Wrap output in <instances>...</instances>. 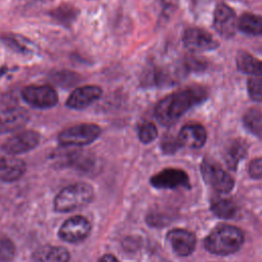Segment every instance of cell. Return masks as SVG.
<instances>
[{"instance_id":"6da1fadb","label":"cell","mask_w":262,"mask_h":262,"mask_svg":"<svg viewBox=\"0 0 262 262\" xmlns=\"http://www.w3.org/2000/svg\"><path fill=\"white\" fill-rule=\"evenodd\" d=\"M208 97L206 89L190 86L173 92L162 98L155 107V117L164 126L176 123L189 108L203 102Z\"/></svg>"},{"instance_id":"7a4b0ae2","label":"cell","mask_w":262,"mask_h":262,"mask_svg":"<svg viewBox=\"0 0 262 262\" xmlns=\"http://www.w3.org/2000/svg\"><path fill=\"white\" fill-rule=\"evenodd\" d=\"M244 244L243 231L230 224L216 226L205 238L207 251L216 255H230L237 252Z\"/></svg>"},{"instance_id":"3957f363","label":"cell","mask_w":262,"mask_h":262,"mask_svg":"<svg viewBox=\"0 0 262 262\" xmlns=\"http://www.w3.org/2000/svg\"><path fill=\"white\" fill-rule=\"evenodd\" d=\"M94 199L93 187L86 182H75L62 189L54 199V210L68 213L85 207Z\"/></svg>"},{"instance_id":"277c9868","label":"cell","mask_w":262,"mask_h":262,"mask_svg":"<svg viewBox=\"0 0 262 262\" xmlns=\"http://www.w3.org/2000/svg\"><path fill=\"white\" fill-rule=\"evenodd\" d=\"M101 133L98 125L80 123L63 129L58 134V142L62 146H82L96 140Z\"/></svg>"},{"instance_id":"5b68a950","label":"cell","mask_w":262,"mask_h":262,"mask_svg":"<svg viewBox=\"0 0 262 262\" xmlns=\"http://www.w3.org/2000/svg\"><path fill=\"white\" fill-rule=\"evenodd\" d=\"M201 173L205 182L218 192L227 193L234 186L232 176L211 159H205L202 162Z\"/></svg>"},{"instance_id":"8992f818","label":"cell","mask_w":262,"mask_h":262,"mask_svg":"<svg viewBox=\"0 0 262 262\" xmlns=\"http://www.w3.org/2000/svg\"><path fill=\"white\" fill-rule=\"evenodd\" d=\"M24 100L35 108H50L57 104L58 95L55 89L49 85H30L23 89Z\"/></svg>"},{"instance_id":"52a82bcc","label":"cell","mask_w":262,"mask_h":262,"mask_svg":"<svg viewBox=\"0 0 262 262\" xmlns=\"http://www.w3.org/2000/svg\"><path fill=\"white\" fill-rule=\"evenodd\" d=\"M91 231L90 221L81 215H76L67 219L58 230L60 239L67 243L76 244L84 241Z\"/></svg>"},{"instance_id":"ba28073f","label":"cell","mask_w":262,"mask_h":262,"mask_svg":"<svg viewBox=\"0 0 262 262\" xmlns=\"http://www.w3.org/2000/svg\"><path fill=\"white\" fill-rule=\"evenodd\" d=\"M40 134L35 130L20 131L4 141L1 148L9 156H16L34 149L40 142Z\"/></svg>"},{"instance_id":"9c48e42d","label":"cell","mask_w":262,"mask_h":262,"mask_svg":"<svg viewBox=\"0 0 262 262\" xmlns=\"http://www.w3.org/2000/svg\"><path fill=\"white\" fill-rule=\"evenodd\" d=\"M182 41L190 52H204L214 50L218 47V42L212 34L201 28H188L184 31Z\"/></svg>"},{"instance_id":"30bf717a","label":"cell","mask_w":262,"mask_h":262,"mask_svg":"<svg viewBox=\"0 0 262 262\" xmlns=\"http://www.w3.org/2000/svg\"><path fill=\"white\" fill-rule=\"evenodd\" d=\"M150 184L156 188L174 189L177 187H189V178L184 170L177 168L164 169L150 178Z\"/></svg>"},{"instance_id":"8fae6325","label":"cell","mask_w":262,"mask_h":262,"mask_svg":"<svg viewBox=\"0 0 262 262\" xmlns=\"http://www.w3.org/2000/svg\"><path fill=\"white\" fill-rule=\"evenodd\" d=\"M213 26L218 34L224 38L234 36L237 30V18L234 10L226 3H219L214 11Z\"/></svg>"},{"instance_id":"7c38bea8","label":"cell","mask_w":262,"mask_h":262,"mask_svg":"<svg viewBox=\"0 0 262 262\" xmlns=\"http://www.w3.org/2000/svg\"><path fill=\"white\" fill-rule=\"evenodd\" d=\"M30 115L24 107L8 106L0 110V134L11 133L25 127Z\"/></svg>"},{"instance_id":"4fadbf2b","label":"cell","mask_w":262,"mask_h":262,"mask_svg":"<svg viewBox=\"0 0 262 262\" xmlns=\"http://www.w3.org/2000/svg\"><path fill=\"white\" fill-rule=\"evenodd\" d=\"M102 94V89L97 85L81 86L72 91L66 105L73 110H83L96 101Z\"/></svg>"},{"instance_id":"5bb4252c","label":"cell","mask_w":262,"mask_h":262,"mask_svg":"<svg viewBox=\"0 0 262 262\" xmlns=\"http://www.w3.org/2000/svg\"><path fill=\"white\" fill-rule=\"evenodd\" d=\"M167 239L174 253L181 257L190 255L196 245L195 235L191 231L182 228L171 229L167 233Z\"/></svg>"},{"instance_id":"9a60e30c","label":"cell","mask_w":262,"mask_h":262,"mask_svg":"<svg viewBox=\"0 0 262 262\" xmlns=\"http://www.w3.org/2000/svg\"><path fill=\"white\" fill-rule=\"evenodd\" d=\"M177 137L181 147L201 148L206 143L207 131L202 124L189 122L181 127L177 132Z\"/></svg>"},{"instance_id":"2e32d148","label":"cell","mask_w":262,"mask_h":262,"mask_svg":"<svg viewBox=\"0 0 262 262\" xmlns=\"http://www.w3.org/2000/svg\"><path fill=\"white\" fill-rule=\"evenodd\" d=\"M26 172V163L13 156H0V181L13 182Z\"/></svg>"},{"instance_id":"e0dca14e","label":"cell","mask_w":262,"mask_h":262,"mask_svg":"<svg viewBox=\"0 0 262 262\" xmlns=\"http://www.w3.org/2000/svg\"><path fill=\"white\" fill-rule=\"evenodd\" d=\"M247 152V142L242 138H234L226 143L223 151V159L229 169L235 170L238 163L246 157Z\"/></svg>"},{"instance_id":"ac0fdd59","label":"cell","mask_w":262,"mask_h":262,"mask_svg":"<svg viewBox=\"0 0 262 262\" xmlns=\"http://www.w3.org/2000/svg\"><path fill=\"white\" fill-rule=\"evenodd\" d=\"M70 253L63 247L44 246L34 254L35 262H69Z\"/></svg>"},{"instance_id":"d6986e66","label":"cell","mask_w":262,"mask_h":262,"mask_svg":"<svg viewBox=\"0 0 262 262\" xmlns=\"http://www.w3.org/2000/svg\"><path fill=\"white\" fill-rule=\"evenodd\" d=\"M236 67L244 74L255 77L262 76V60L246 51H238L236 54Z\"/></svg>"},{"instance_id":"ffe728a7","label":"cell","mask_w":262,"mask_h":262,"mask_svg":"<svg viewBox=\"0 0 262 262\" xmlns=\"http://www.w3.org/2000/svg\"><path fill=\"white\" fill-rule=\"evenodd\" d=\"M48 14L63 27H71L79 15V9L70 3H62L51 9Z\"/></svg>"},{"instance_id":"44dd1931","label":"cell","mask_w":262,"mask_h":262,"mask_svg":"<svg viewBox=\"0 0 262 262\" xmlns=\"http://www.w3.org/2000/svg\"><path fill=\"white\" fill-rule=\"evenodd\" d=\"M237 29L247 35H262V16L254 13H244L237 19Z\"/></svg>"},{"instance_id":"7402d4cb","label":"cell","mask_w":262,"mask_h":262,"mask_svg":"<svg viewBox=\"0 0 262 262\" xmlns=\"http://www.w3.org/2000/svg\"><path fill=\"white\" fill-rule=\"evenodd\" d=\"M212 212L219 218L230 219L236 214V206L229 199L218 198L211 203Z\"/></svg>"},{"instance_id":"603a6c76","label":"cell","mask_w":262,"mask_h":262,"mask_svg":"<svg viewBox=\"0 0 262 262\" xmlns=\"http://www.w3.org/2000/svg\"><path fill=\"white\" fill-rule=\"evenodd\" d=\"M245 127L254 135L262 137V111L258 107H251L243 118Z\"/></svg>"},{"instance_id":"cb8c5ba5","label":"cell","mask_w":262,"mask_h":262,"mask_svg":"<svg viewBox=\"0 0 262 262\" xmlns=\"http://www.w3.org/2000/svg\"><path fill=\"white\" fill-rule=\"evenodd\" d=\"M1 40L8 48L13 50L14 52L26 53V52L30 51L28 45L25 42V39L14 35V34H10V33L3 34V35H1Z\"/></svg>"},{"instance_id":"d4e9b609","label":"cell","mask_w":262,"mask_h":262,"mask_svg":"<svg viewBox=\"0 0 262 262\" xmlns=\"http://www.w3.org/2000/svg\"><path fill=\"white\" fill-rule=\"evenodd\" d=\"M55 84L61 86V87H71L75 84H77L81 78L78 74L70 71H59L55 72L51 75L50 78Z\"/></svg>"},{"instance_id":"484cf974","label":"cell","mask_w":262,"mask_h":262,"mask_svg":"<svg viewBox=\"0 0 262 262\" xmlns=\"http://www.w3.org/2000/svg\"><path fill=\"white\" fill-rule=\"evenodd\" d=\"M15 255V247L12 241L6 236H0V262H11Z\"/></svg>"},{"instance_id":"4316f807","label":"cell","mask_w":262,"mask_h":262,"mask_svg":"<svg viewBox=\"0 0 262 262\" xmlns=\"http://www.w3.org/2000/svg\"><path fill=\"white\" fill-rule=\"evenodd\" d=\"M138 137L142 143H149L158 137L157 127L150 122H143L138 128Z\"/></svg>"},{"instance_id":"83f0119b","label":"cell","mask_w":262,"mask_h":262,"mask_svg":"<svg viewBox=\"0 0 262 262\" xmlns=\"http://www.w3.org/2000/svg\"><path fill=\"white\" fill-rule=\"evenodd\" d=\"M161 147L165 154L171 155L176 152L181 148V145L179 143L177 133H172L168 132L164 135L161 143Z\"/></svg>"},{"instance_id":"f1b7e54d","label":"cell","mask_w":262,"mask_h":262,"mask_svg":"<svg viewBox=\"0 0 262 262\" xmlns=\"http://www.w3.org/2000/svg\"><path fill=\"white\" fill-rule=\"evenodd\" d=\"M247 88L251 99L262 102V77L250 78L247 82Z\"/></svg>"},{"instance_id":"f546056e","label":"cell","mask_w":262,"mask_h":262,"mask_svg":"<svg viewBox=\"0 0 262 262\" xmlns=\"http://www.w3.org/2000/svg\"><path fill=\"white\" fill-rule=\"evenodd\" d=\"M248 171L252 178L262 179V157L252 160Z\"/></svg>"},{"instance_id":"4dcf8cb0","label":"cell","mask_w":262,"mask_h":262,"mask_svg":"<svg viewBox=\"0 0 262 262\" xmlns=\"http://www.w3.org/2000/svg\"><path fill=\"white\" fill-rule=\"evenodd\" d=\"M184 68L186 71H203L206 69V62L201 58L188 57L184 60Z\"/></svg>"},{"instance_id":"1f68e13d","label":"cell","mask_w":262,"mask_h":262,"mask_svg":"<svg viewBox=\"0 0 262 262\" xmlns=\"http://www.w3.org/2000/svg\"><path fill=\"white\" fill-rule=\"evenodd\" d=\"M98 262H119V260L114 256V255H111V254H106L104 256H102Z\"/></svg>"}]
</instances>
